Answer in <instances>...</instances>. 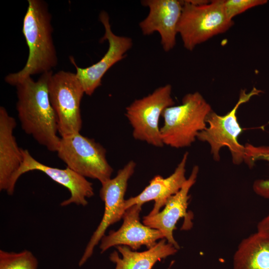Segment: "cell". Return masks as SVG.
Here are the masks:
<instances>
[{
	"mask_svg": "<svg viewBox=\"0 0 269 269\" xmlns=\"http://www.w3.org/2000/svg\"><path fill=\"white\" fill-rule=\"evenodd\" d=\"M143 6L148 7L147 16L139 23L144 35L158 32L163 50L169 51L176 44L177 26L181 16L183 3L178 0H144Z\"/></svg>",
	"mask_w": 269,
	"mask_h": 269,
	"instance_id": "cell-13",
	"label": "cell"
},
{
	"mask_svg": "<svg viewBox=\"0 0 269 269\" xmlns=\"http://www.w3.org/2000/svg\"><path fill=\"white\" fill-rule=\"evenodd\" d=\"M116 247L122 257L121 258L117 251L110 254V260L116 264L115 269H151L157 261L174 255L178 250L165 239H161L153 247L141 252L133 251L124 245Z\"/></svg>",
	"mask_w": 269,
	"mask_h": 269,
	"instance_id": "cell-17",
	"label": "cell"
},
{
	"mask_svg": "<svg viewBox=\"0 0 269 269\" xmlns=\"http://www.w3.org/2000/svg\"><path fill=\"white\" fill-rule=\"evenodd\" d=\"M171 92L170 84L160 86L126 107L125 116L133 128L134 139L156 147L164 145L159 121L164 110L175 104Z\"/></svg>",
	"mask_w": 269,
	"mask_h": 269,
	"instance_id": "cell-8",
	"label": "cell"
},
{
	"mask_svg": "<svg viewBox=\"0 0 269 269\" xmlns=\"http://www.w3.org/2000/svg\"><path fill=\"white\" fill-rule=\"evenodd\" d=\"M15 119L6 109L0 107V190L12 195L14 178L23 161L22 148L19 147L13 131Z\"/></svg>",
	"mask_w": 269,
	"mask_h": 269,
	"instance_id": "cell-15",
	"label": "cell"
},
{
	"mask_svg": "<svg viewBox=\"0 0 269 269\" xmlns=\"http://www.w3.org/2000/svg\"><path fill=\"white\" fill-rule=\"evenodd\" d=\"M199 167L194 166L181 188L169 198L164 209L154 215H148L143 218L144 225L160 231L167 242L178 250L180 247L173 237V232L178 221L182 217L185 219L182 229H189L192 227L191 215L187 212L190 197L189 192L196 182Z\"/></svg>",
	"mask_w": 269,
	"mask_h": 269,
	"instance_id": "cell-11",
	"label": "cell"
},
{
	"mask_svg": "<svg viewBox=\"0 0 269 269\" xmlns=\"http://www.w3.org/2000/svg\"><path fill=\"white\" fill-rule=\"evenodd\" d=\"M136 163L131 160L120 169L113 178L101 183L100 195L105 204L103 216L88 242L79 266H83L93 254L95 246L105 235L108 228L120 221L126 211L124 199L128 182L134 174Z\"/></svg>",
	"mask_w": 269,
	"mask_h": 269,
	"instance_id": "cell-9",
	"label": "cell"
},
{
	"mask_svg": "<svg viewBox=\"0 0 269 269\" xmlns=\"http://www.w3.org/2000/svg\"><path fill=\"white\" fill-rule=\"evenodd\" d=\"M262 92L255 87L249 92H247L245 89L241 90L237 103L226 115L221 116L213 111L208 114L206 120L208 126L198 134L197 139L209 144L214 160L219 161L221 148L227 147L234 164L239 165L244 161L245 145L238 141L243 129L238 121L237 112L240 105Z\"/></svg>",
	"mask_w": 269,
	"mask_h": 269,
	"instance_id": "cell-5",
	"label": "cell"
},
{
	"mask_svg": "<svg viewBox=\"0 0 269 269\" xmlns=\"http://www.w3.org/2000/svg\"><path fill=\"white\" fill-rule=\"evenodd\" d=\"M267 2L266 0H223L226 15L232 20L234 16L248 9Z\"/></svg>",
	"mask_w": 269,
	"mask_h": 269,
	"instance_id": "cell-21",
	"label": "cell"
},
{
	"mask_svg": "<svg viewBox=\"0 0 269 269\" xmlns=\"http://www.w3.org/2000/svg\"><path fill=\"white\" fill-rule=\"evenodd\" d=\"M27 1L22 31L29 49L27 60L21 70L4 78L6 83L14 86L32 75L52 71L58 63L48 5L42 0Z\"/></svg>",
	"mask_w": 269,
	"mask_h": 269,
	"instance_id": "cell-2",
	"label": "cell"
},
{
	"mask_svg": "<svg viewBox=\"0 0 269 269\" xmlns=\"http://www.w3.org/2000/svg\"><path fill=\"white\" fill-rule=\"evenodd\" d=\"M233 269H269V237L255 233L239 244Z\"/></svg>",
	"mask_w": 269,
	"mask_h": 269,
	"instance_id": "cell-18",
	"label": "cell"
},
{
	"mask_svg": "<svg viewBox=\"0 0 269 269\" xmlns=\"http://www.w3.org/2000/svg\"><path fill=\"white\" fill-rule=\"evenodd\" d=\"M182 3L177 32L188 50L225 32L234 24L226 15L223 0H182Z\"/></svg>",
	"mask_w": 269,
	"mask_h": 269,
	"instance_id": "cell-4",
	"label": "cell"
},
{
	"mask_svg": "<svg viewBox=\"0 0 269 269\" xmlns=\"http://www.w3.org/2000/svg\"><path fill=\"white\" fill-rule=\"evenodd\" d=\"M52 74V71L43 73L36 81L29 77L17 84L16 108L23 131L49 151L56 152L61 137L48 95Z\"/></svg>",
	"mask_w": 269,
	"mask_h": 269,
	"instance_id": "cell-1",
	"label": "cell"
},
{
	"mask_svg": "<svg viewBox=\"0 0 269 269\" xmlns=\"http://www.w3.org/2000/svg\"><path fill=\"white\" fill-rule=\"evenodd\" d=\"M257 230L258 233L269 237V214L259 222Z\"/></svg>",
	"mask_w": 269,
	"mask_h": 269,
	"instance_id": "cell-22",
	"label": "cell"
},
{
	"mask_svg": "<svg viewBox=\"0 0 269 269\" xmlns=\"http://www.w3.org/2000/svg\"><path fill=\"white\" fill-rule=\"evenodd\" d=\"M141 205H134L126 209L123 217V223L117 231H111L101 240L100 249L103 253L112 247L124 245L136 251L142 245L148 249L153 247L159 239H164L159 230L140 223Z\"/></svg>",
	"mask_w": 269,
	"mask_h": 269,
	"instance_id": "cell-14",
	"label": "cell"
},
{
	"mask_svg": "<svg viewBox=\"0 0 269 269\" xmlns=\"http://www.w3.org/2000/svg\"><path fill=\"white\" fill-rule=\"evenodd\" d=\"M99 19L105 28V34L100 41L107 40L109 43V48L104 56L97 63L86 68L78 67L74 58L72 56L69 57L70 62L76 68V75L83 86L85 94L88 96H91L102 85V79L105 74L126 57V53L133 45L130 37L118 36L113 32L109 16L106 11H101Z\"/></svg>",
	"mask_w": 269,
	"mask_h": 269,
	"instance_id": "cell-10",
	"label": "cell"
},
{
	"mask_svg": "<svg viewBox=\"0 0 269 269\" xmlns=\"http://www.w3.org/2000/svg\"><path fill=\"white\" fill-rule=\"evenodd\" d=\"M188 156V152H186L170 176L166 178L159 175L155 176L140 193L126 200L125 209L134 205H142L145 202L153 200L154 201L153 208L148 215H154L160 212L169 198L178 192L186 181L185 167Z\"/></svg>",
	"mask_w": 269,
	"mask_h": 269,
	"instance_id": "cell-16",
	"label": "cell"
},
{
	"mask_svg": "<svg viewBox=\"0 0 269 269\" xmlns=\"http://www.w3.org/2000/svg\"><path fill=\"white\" fill-rule=\"evenodd\" d=\"M38 261L29 251L16 253L0 250V269H37Z\"/></svg>",
	"mask_w": 269,
	"mask_h": 269,
	"instance_id": "cell-20",
	"label": "cell"
},
{
	"mask_svg": "<svg viewBox=\"0 0 269 269\" xmlns=\"http://www.w3.org/2000/svg\"><path fill=\"white\" fill-rule=\"evenodd\" d=\"M56 152L67 167L85 178L101 183L111 178L113 169L107 159L106 149L93 138L80 133L61 137Z\"/></svg>",
	"mask_w": 269,
	"mask_h": 269,
	"instance_id": "cell-6",
	"label": "cell"
},
{
	"mask_svg": "<svg viewBox=\"0 0 269 269\" xmlns=\"http://www.w3.org/2000/svg\"><path fill=\"white\" fill-rule=\"evenodd\" d=\"M48 89L61 137L80 133L82 127L80 104L85 92L76 73L61 70L53 74Z\"/></svg>",
	"mask_w": 269,
	"mask_h": 269,
	"instance_id": "cell-7",
	"label": "cell"
},
{
	"mask_svg": "<svg viewBox=\"0 0 269 269\" xmlns=\"http://www.w3.org/2000/svg\"><path fill=\"white\" fill-rule=\"evenodd\" d=\"M22 152L23 161L14 178L15 185L18 178L25 173L40 171L69 191V198L61 202V206L71 204L85 206L88 204L87 199L93 196L94 192L92 183L85 177L68 167L60 169L45 165L36 160L27 149H22Z\"/></svg>",
	"mask_w": 269,
	"mask_h": 269,
	"instance_id": "cell-12",
	"label": "cell"
},
{
	"mask_svg": "<svg viewBox=\"0 0 269 269\" xmlns=\"http://www.w3.org/2000/svg\"><path fill=\"white\" fill-rule=\"evenodd\" d=\"M244 161L250 168H252L258 160H266L269 162V146H255L250 143L245 145ZM253 188L258 195L269 199V179H258L253 183Z\"/></svg>",
	"mask_w": 269,
	"mask_h": 269,
	"instance_id": "cell-19",
	"label": "cell"
},
{
	"mask_svg": "<svg viewBox=\"0 0 269 269\" xmlns=\"http://www.w3.org/2000/svg\"><path fill=\"white\" fill-rule=\"evenodd\" d=\"M212 111L198 92L186 94L181 105L165 109L161 116L163 125L160 129L164 145L176 148L191 145L198 134L206 128L207 117Z\"/></svg>",
	"mask_w": 269,
	"mask_h": 269,
	"instance_id": "cell-3",
	"label": "cell"
}]
</instances>
